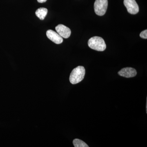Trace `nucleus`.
<instances>
[{"mask_svg":"<svg viewBox=\"0 0 147 147\" xmlns=\"http://www.w3.org/2000/svg\"><path fill=\"white\" fill-rule=\"evenodd\" d=\"M86 70L84 67L79 66L74 69L69 76V82L71 84H76L80 83L84 79Z\"/></svg>","mask_w":147,"mask_h":147,"instance_id":"nucleus-1","label":"nucleus"},{"mask_svg":"<svg viewBox=\"0 0 147 147\" xmlns=\"http://www.w3.org/2000/svg\"><path fill=\"white\" fill-rule=\"evenodd\" d=\"M89 47L93 50L98 51H103L106 48L105 41L102 38L94 36L91 38L88 41Z\"/></svg>","mask_w":147,"mask_h":147,"instance_id":"nucleus-2","label":"nucleus"},{"mask_svg":"<svg viewBox=\"0 0 147 147\" xmlns=\"http://www.w3.org/2000/svg\"><path fill=\"white\" fill-rule=\"evenodd\" d=\"M108 6V0H96L94 4L95 12L98 16H103L106 13Z\"/></svg>","mask_w":147,"mask_h":147,"instance_id":"nucleus-3","label":"nucleus"},{"mask_svg":"<svg viewBox=\"0 0 147 147\" xmlns=\"http://www.w3.org/2000/svg\"><path fill=\"white\" fill-rule=\"evenodd\" d=\"M123 3L127 11L130 14H137L139 12V6L135 0H124Z\"/></svg>","mask_w":147,"mask_h":147,"instance_id":"nucleus-4","label":"nucleus"},{"mask_svg":"<svg viewBox=\"0 0 147 147\" xmlns=\"http://www.w3.org/2000/svg\"><path fill=\"white\" fill-rule=\"evenodd\" d=\"M46 35L50 40L57 44H59L63 42V38L57 32L49 30L46 32Z\"/></svg>","mask_w":147,"mask_h":147,"instance_id":"nucleus-5","label":"nucleus"},{"mask_svg":"<svg viewBox=\"0 0 147 147\" xmlns=\"http://www.w3.org/2000/svg\"><path fill=\"white\" fill-rule=\"evenodd\" d=\"M55 29L59 35L64 38H68L71 35V31L70 29L62 24L58 25Z\"/></svg>","mask_w":147,"mask_h":147,"instance_id":"nucleus-6","label":"nucleus"},{"mask_svg":"<svg viewBox=\"0 0 147 147\" xmlns=\"http://www.w3.org/2000/svg\"><path fill=\"white\" fill-rule=\"evenodd\" d=\"M137 74V72L136 69L132 67L123 68L118 72V74L120 76L127 78L134 77Z\"/></svg>","mask_w":147,"mask_h":147,"instance_id":"nucleus-7","label":"nucleus"},{"mask_svg":"<svg viewBox=\"0 0 147 147\" xmlns=\"http://www.w3.org/2000/svg\"><path fill=\"white\" fill-rule=\"evenodd\" d=\"M47 9L44 7H41L37 9L36 15L40 20H44L47 13Z\"/></svg>","mask_w":147,"mask_h":147,"instance_id":"nucleus-8","label":"nucleus"},{"mask_svg":"<svg viewBox=\"0 0 147 147\" xmlns=\"http://www.w3.org/2000/svg\"><path fill=\"white\" fill-rule=\"evenodd\" d=\"M74 146L75 147H88L89 146L85 142L80 139H76L73 141Z\"/></svg>","mask_w":147,"mask_h":147,"instance_id":"nucleus-9","label":"nucleus"},{"mask_svg":"<svg viewBox=\"0 0 147 147\" xmlns=\"http://www.w3.org/2000/svg\"><path fill=\"white\" fill-rule=\"evenodd\" d=\"M140 36L142 38L144 39H147V30H146L143 31L140 33Z\"/></svg>","mask_w":147,"mask_h":147,"instance_id":"nucleus-10","label":"nucleus"},{"mask_svg":"<svg viewBox=\"0 0 147 147\" xmlns=\"http://www.w3.org/2000/svg\"><path fill=\"white\" fill-rule=\"evenodd\" d=\"M38 2L40 3H45L47 1V0H37Z\"/></svg>","mask_w":147,"mask_h":147,"instance_id":"nucleus-11","label":"nucleus"}]
</instances>
